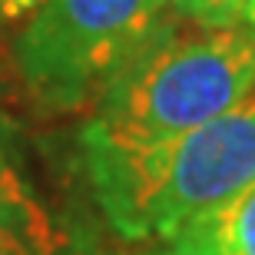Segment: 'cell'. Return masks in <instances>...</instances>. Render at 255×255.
<instances>
[{
	"instance_id": "cell-8",
	"label": "cell",
	"mask_w": 255,
	"mask_h": 255,
	"mask_svg": "<svg viewBox=\"0 0 255 255\" xmlns=\"http://www.w3.org/2000/svg\"><path fill=\"white\" fill-rule=\"evenodd\" d=\"M37 3L40 0H0V27H13V23L20 27Z\"/></svg>"
},
{
	"instance_id": "cell-1",
	"label": "cell",
	"mask_w": 255,
	"mask_h": 255,
	"mask_svg": "<svg viewBox=\"0 0 255 255\" xmlns=\"http://www.w3.org/2000/svg\"><path fill=\"white\" fill-rule=\"evenodd\" d=\"M255 86L246 27H196L176 10L113 76L80 129L83 152H129L172 139L236 106Z\"/></svg>"
},
{
	"instance_id": "cell-3",
	"label": "cell",
	"mask_w": 255,
	"mask_h": 255,
	"mask_svg": "<svg viewBox=\"0 0 255 255\" xmlns=\"http://www.w3.org/2000/svg\"><path fill=\"white\" fill-rule=\"evenodd\" d=\"M172 13V0H40L13 37L27 93L50 113L93 110Z\"/></svg>"
},
{
	"instance_id": "cell-9",
	"label": "cell",
	"mask_w": 255,
	"mask_h": 255,
	"mask_svg": "<svg viewBox=\"0 0 255 255\" xmlns=\"http://www.w3.org/2000/svg\"><path fill=\"white\" fill-rule=\"evenodd\" d=\"M242 27L249 30L255 37V0H249V7H246V20H242Z\"/></svg>"
},
{
	"instance_id": "cell-5",
	"label": "cell",
	"mask_w": 255,
	"mask_h": 255,
	"mask_svg": "<svg viewBox=\"0 0 255 255\" xmlns=\"http://www.w3.org/2000/svg\"><path fill=\"white\" fill-rule=\"evenodd\" d=\"M37 212H47V209L40 206L37 192L20 166L13 126L0 110V216H37Z\"/></svg>"
},
{
	"instance_id": "cell-4",
	"label": "cell",
	"mask_w": 255,
	"mask_h": 255,
	"mask_svg": "<svg viewBox=\"0 0 255 255\" xmlns=\"http://www.w3.org/2000/svg\"><path fill=\"white\" fill-rule=\"evenodd\" d=\"M149 255H255V179L182 226Z\"/></svg>"
},
{
	"instance_id": "cell-2",
	"label": "cell",
	"mask_w": 255,
	"mask_h": 255,
	"mask_svg": "<svg viewBox=\"0 0 255 255\" xmlns=\"http://www.w3.org/2000/svg\"><path fill=\"white\" fill-rule=\"evenodd\" d=\"M106 222L159 246L255 179V86L236 106L172 139L129 152H83Z\"/></svg>"
},
{
	"instance_id": "cell-7",
	"label": "cell",
	"mask_w": 255,
	"mask_h": 255,
	"mask_svg": "<svg viewBox=\"0 0 255 255\" xmlns=\"http://www.w3.org/2000/svg\"><path fill=\"white\" fill-rule=\"evenodd\" d=\"M249 0H172V10L196 27H242Z\"/></svg>"
},
{
	"instance_id": "cell-6",
	"label": "cell",
	"mask_w": 255,
	"mask_h": 255,
	"mask_svg": "<svg viewBox=\"0 0 255 255\" xmlns=\"http://www.w3.org/2000/svg\"><path fill=\"white\" fill-rule=\"evenodd\" d=\"M57 232L47 212L0 216V255H53Z\"/></svg>"
}]
</instances>
